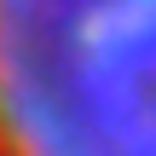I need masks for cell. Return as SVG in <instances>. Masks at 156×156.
<instances>
[{"instance_id":"6da1fadb","label":"cell","mask_w":156,"mask_h":156,"mask_svg":"<svg viewBox=\"0 0 156 156\" xmlns=\"http://www.w3.org/2000/svg\"><path fill=\"white\" fill-rule=\"evenodd\" d=\"M0 156H156V0H0Z\"/></svg>"}]
</instances>
